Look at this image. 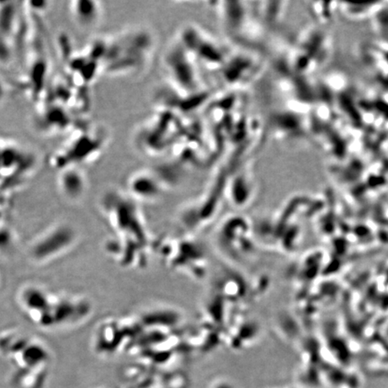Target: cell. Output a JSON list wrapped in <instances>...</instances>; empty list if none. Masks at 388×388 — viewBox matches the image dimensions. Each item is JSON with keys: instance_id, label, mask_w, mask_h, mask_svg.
<instances>
[{"instance_id": "1", "label": "cell", "mask_w": 388, "mask_h": 388, "mask_svg": "<svg viewBox=\"0 0 388 388\" xmlns=\"http://www.w3.org/2000/svg\"><path fill=\"white\" fill-rule=\"evenodd\" d=\"M71 14L82 28H95L102 16V3L98 1H76L71 3Z\"/></svg>"}, {"instance_id": "3", "label": "cell", "mask_w": 388, "mask_h": 388, "mask_svg": "<svg viewBox=\"0 0 388 388\" xmlns=\"http://www.w3.org/2000/svg\"><path fill=\"white\" fill-rule=\"evenodd\" d=\"M84 177L78 171H69L63 177L62 185L69 195H77L84 187Z\"/></svg>"}, {"instance_id": "4", "label": "cell", "mask_w": 388, "mask_h": 388, "mask_svg": "<svg viewBox=\"0 0 388 388\" xmlns=\"http://www.w3.org/2000/svg\"><path fill=\"white\" fill-rule=\"evenodd\" d=\"M26 306L31 310L45 312L48 307V300L41 290L30 288L25 293Z\"/></svg>"}, {"instance_id": "5", "label": "cell", "mask_w": 388, "mask_h": 388, "mask_svg": "<svg viewBox=\"0 0 388 388\" xmlns=\"http://www.w3.org/2000/svg\"><path fill=\"white\" fill-rule=\"evenodd\" d=\"M45 351L41 347L31 346L25 351V360L28 364H37L45 359Z\"/></svg>"}, {"instance_id": "6", "label": "cell", "mask_w": 388, "mask_h": 388, "mask_svg": "<svg viewBox=\"0 0 388 388\" xmlns=\"http://www.w3.org/2000/svg\"><path fill=\"white\" fill-rule=\"evenodd\" d=\"M9 235L6 233H4V232H0V247H3V245H6L5 244H8L9 241Z\"/></svg>"}, {"instance_id": "2", "label": "cell", "mask_w": 388, "mask_h": 388, "mask_svg": "<svg viewBox=\"0 0 388 388\" xmlns=\"http://www.w3.org/2000/svg\"><path fill=\"white\" fill-rule=\"evenodd\" d=\"M66 233L64 231H58L56 233L49 235L45 241L40 243L35 247V257L39 258L46 257L48 255L54 253V251L61 249L66 243Z\"/></svg>"}]
</instances>
